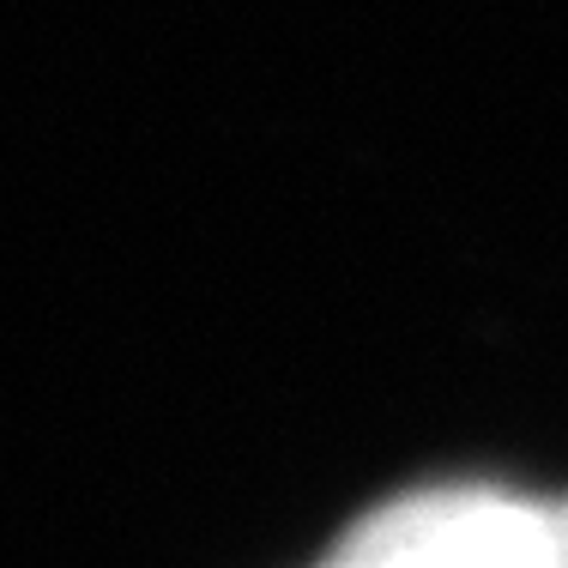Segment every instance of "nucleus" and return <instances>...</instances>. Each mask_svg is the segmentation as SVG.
Wrapping results in <instances>:
<instances>
[{"label":"nucleus","mask_w":568,"mask_h":568,"mask_svg":"<svg viewBox=\"0 0 568 568\" xmlns=\"http://www.w3.org/2000/svg\"><path fill=\"white\" fill-rule=\"evenodd\" d=\"M327 568H568V496L417 490L375 508Z\"/></svg>","instance_id":"nucleus-1"}]
</instances>
